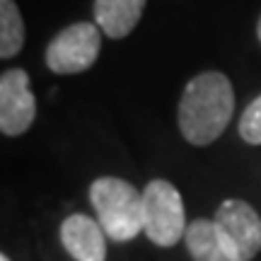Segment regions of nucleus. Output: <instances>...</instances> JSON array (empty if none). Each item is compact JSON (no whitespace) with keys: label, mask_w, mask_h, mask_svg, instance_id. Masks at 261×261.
I'll list each match as a JSON object with an SVG mask.
<instances>
[{"label":"nucleus","mask_w":261,"mask_h":261,"mask_svg":"<svg viewBox=\"0 0 261 261\" xmlns=\"http://www.w3.org/2000/svg\"><path fill=\"white\" fill-rule=\"evenodd\" d=\"M232 112V83L218 70H205L184 87L179 99V130L191 145H211L223 136Z\"/></svg>","instance_id":"obj_1"},{"label":"nucleus","mask_w":261,"mask_h":261,"mask_svg":"<svg viewBox=\"0 0 261 261\" xmlns=\"http://www.w3.org/2000/svg\"><path fill=\"white\" fill-rule=\"evenodd\" d=\"M90 201L109 240L130 242L143 232V194L126 179H94L90 187Z\"/></svg>","instance_id":"obj_2"},{"label":"nucleus","mask_w":261,"mask_h":261,"mask_svg":"<svg viewBox=\"0 0 261 261\" xmlns=\"http://www.w3.org/2000/svg\"><path fill=\"white\" fill-rule=\"evenodd\" d=\"M187 211L177 187L167 179H152L143 191V232L158 247H174L187 237Z\"/></svg>","instance_id":"obj_3"},{"label":"nucleus","mask_w":261,"mask_h":261,"mask_svg":"<svg viewBox=\"0 0 261 261\" xmlns=\"http://www.w3.org/2000/svg\"><path fill=\"white\" fill-rule=\"evenodd\" d=\"M102 48V29L92 22H77L61 29L46 46L48 70L58 75H77L92 68Z\"/></svg>","instance_id":"obj_4"},{"label":"nucleus","mask_w":261,"mask_h":261,"mask_svg":"<svg viewBox=\"0 0 261 261\" xmlns=\"http://www.w3.org/2000/svg\"><path fill=\"white\" fill-rule=\"evenodd\" d=\"M213 223L240 261H252L261 252V215L247 201H223L215 211Z\"/></svg>","instance_id":"obj_5"},{"label":"nucleus","mask_w":261,"mask_h":261,"mask_svg":"<svg viewBox=\"0 0 261 261\" xmlns=\"http://www.w3.org/2000/svg\"><path fill=\"white\" fill-rule=\"evenodd\" d=\"M37 99L24 68H10L0 77V130L5 136H22L34 123Z\"/></svg>","instance_id":"obj_6"},{"label":"nucleus","mask_w":261,"mask_h":261,"mask_svg":"<svg viewBox=\"0 0 261 261\" xmlns=\"http://www.w3.org/2000/svg\"><path fill=\"white\" fill-rule=\"evenodd\" d=\"M61 244L75 261H104L107 259V232L99 220L85 213L68 215L61 225Z\"/></svg>","instance_id":"obj_7"},{"label":"nucleus","mask_w":261,"mask_h":261,"mask_svg":"<svg viewBox=\"0 0 261 261\" xmlns=\"http://www.w3.org/2000/svg\"><path fill=\"white\" fill-rule=\"evenodd\" d=\"M148 0H94V19L109 39L128 37L140 22Z\"/></svg>","instance_id":"obj_8"},{"label":"nucleus","mask_w":261,"mask_h":261,"mask_svg":"<svg viewBox=\"0 0 261 261\" xmlns=\"http://www.w3.org/2000/svg\"><path fill=\"white\" fill-rule=\"evenodd\" d=\"M184 242L194 261H240L237 254L223 240V234L218 232L213 220L198 218L194 223H189Z\"/></svg>","instance_id":"obj_9"},{"label":"nucleus","mask_w":261,"mask_h":261,"mask_svg":"<svg viewBox=\"0 0 261 261\" xmlns=\"http://www.w3.org/2000/svg\"><path fill=\"white\" fill-rule=\"evenodd\" d=\"M24 44V22L15 0H0V58H12Z\"/></svg>","instance_id":"obj_10"},{"label":"nucleus","mask_w":261,"mask_h":261,"mask_svg":"<svg viewBox=\"0 0 261 261\" xmlns=\"http://www.w3.org/2000/svg\"><path fill=\"white\" fill-rule=\"evenodd\" d=\"M240 136L249 145H261V94L242 112Z\"/></svg>","instance_id":"obj_11"},{"label":"nucleus","mask_w":261,"mask_h":261,"mask_svg":"<svg viewBox=\"0 0 261 261\" xmlns=\"http://www.w3.org/2000/svg\"><path fill=\"white\" fill-rule=\"evenodd\" d=\"M256 37H259V41H261V17H259V22H256Z\"/></svg>","instance_id":"obj_12"},{"label":"nucleus","mask_w":261,"mask_h":261,"mask_svg":"<svg viewBox=\"0 0 261 261\" xmlns=\"http://www.w3.org/2000/svg\"><path fill=\"white\" fill-rule=\"evenodd\" d=\"M0 261H10V256L8 254H0Z\"/></svg>","instance_id":"obj_13"}]
</instances>
